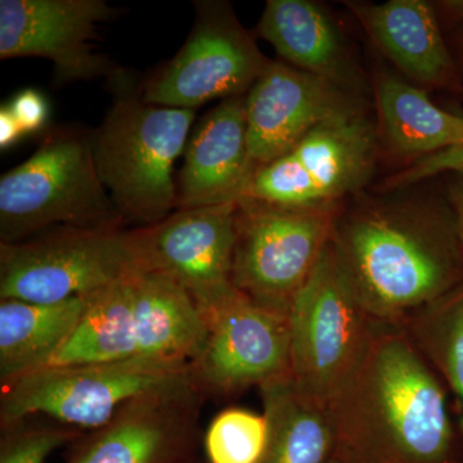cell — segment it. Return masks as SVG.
<instances>
[{"label": "cell", "instance_id": "obj_10", "mask_svg": "<svg viewBox=\"0 0 463 463\" xmlns=\"http://www.w3.org/2000/svg\"><path fill=\"white\" fill-rule=\"evenodd\" d=\"M194 5L196 17L187 41L143 84V99L151 105L196 109L210 100L246 96L270 62L228 3Z\"/></svg>", "mask_w": 463, "mask_h": 463}, {"label": "cell", "instance_id": "obj_12", "mask_svg": "<svg viewBox=\"0 0 463 463\" xmlns=\"http://www.w3.org/2000/svg\"><path fill=\"white\" fill-rule=\"evenodd\" d=\"M118 16L105 0H0V58L50 60L60 84L109 78L118 67L99 53L97 27Z\"/></svg>", "mask_w": 463, "mask_h": 463}, {"label": "cell", "instance_id": "obj_29", "mask_svg": "<svg viewBox=\"0 0 463 463\" xmlns=\"http://www.w3.org/2000/svg\"><path fill=\"white\" fill-rule=\"evenodd\" d=\"M23 128L18 124L9 106L0 109V147L5 149L14 146L24 136Z\"/></svg>", "mask_w": 463, "mask_h": 463}, {"label": "cell", "instance_id": "obj_16", "mask_svg": "<svg viewBox=\"0 0 463 463\" xmlns=\"http://www.w3.org/2000/svg\"><path fill=\"white\" fill-rule=\"evenodd\" d=\"M183 154L176 210L240 201L250 179L245 96L222 100L203 116Z\"/></svg>", "mask_w": 463, "mask_h": 463}, {"label": "cell", "instance_id": "obj_7", "mask_svg": "<svg viewBox=\"0 0 463 463\" xmlns=\"http://www.w3.org/2000/svg\"><path fill=\"white\" fill-rule=\"evenodd\" d=\"M379 146L367 109L332 118L255 170L240 200L289 207L344 205L364 194L373 179Z\"/></svg>", "mask_w": 463, "mask_h": 463}, {"label": "cell", "instance_id": "obj_17", "mask_svg": "<svg viewBox=\"0 0 463 463\" xmlns=\"http://www.w3.org/2000/svg\"><path fill=\"white\" fill-rule=\"evenodd\" d=\"M346 7L410 83L431 90H458V67L448 50L432 2H346Z\"/></svg>", "mask_w": 463, "mask_h": 463}, {"label": "cell", "instance_id": "obj_3", "mask_svg": "<svg viewBox=\"0 0 463 463\" xmlns=\"http://www.w3.org/2000/svg\"><path fill=\"white\" fill-rule=\"evenodd\" d=\"M108 80L112 105L91 130L94 165L124 225L156 224L178 205L174 164L184 152L196 109L146 102L143 85L121 67Z\"/></svg>", "mask_w": 463, "mask_h": 463}, {"label": "cell", "instance_id": "obj_31", "mask_svg": "<svg viewBox=\"0 0 463 463\" xmlns=\"http://www.w3.org/2000/svg\"><path fill=\"white\" fill-rule=\"evenodd\" d=\"M449 203L455 210L457 227H458L459 240H461V245L463 250V178L457 179L450 184L449 192Z\"/></svg>", "mask_w": 463, "mask_h": 463}, {"label": "cell", "instance_id": "obj_6", "mask_svg": "<svg viewBox=\"0 0 463 463\" xmlns=\"http://www.w3.org/2000/svg\"><path fill=\"white\" fill-rule=\"evenodd\" d=\"M341 206L289 207L237 201L232 270L237 291L288 315L292 301L330 242Z\"/></svg>", "mask_w": 463, "mask_h": 463}, {"label": "cell", "instance_id": "obj_8", "mask_svg": "<svg viewBox=\"0 0 463 463\" xmlns=\"http://www.w3.org/2000/svg\"><path fill=\"white\" fill-rule=\"evenodd\" d=\"M134 272L123 227H61L0 242V300L62 303Z\"/></svg>", "mask_w": 463, "mask_h": 463}, {"label": "cell", "instance_id": "obj_24", "mask_svg": "<svg viewBox=\"0 0 463 463\" xmlns=\"http://www.w3.org/2000/svg\"><path fill=\"white\" fill-rule=\"evenodd\" d=\"M399 326L446 383L463 449V283Z\"/></svg>", "mask_w": 463, "mask_h": 463}, {"label": "cell", "instance_id": "obj_14", "mask_svg": "<svg viewBox=\"0 0 463 463\" xmlns=\"http://www.w3.org/2000/svg\"><path fill=\"white\" fill-rule=\"evenodd\" d=\"M250 176L316 127L364 111L362 97L286 62L270 61L245 96Z\"/></svg>", "mask_w": 463, "mask_h": 463}, {"label": "cell", "instance_id": "obj_30", "mask_svg": "<svg viewBox=\"0 0 463 463\" xmlns=\"http://www.w3.org/2000/svg\"><path fill=\"white\" fill-rule=\"evenodd\" d=\"M439 21L448 24H463V0H441L432 2Z\"/></svg>", "mask_w": 463, "mask_h": 463}, {"label": "cell", "instance_id": "obj_11", "mask_svg": "<svg viewBox=\"0 0 463 463\" xmlns=\"http://www.w3.org/2000/svg\"><path fill=\"white\" fill-rule=\"evenodd\" d=\"M236 210L237 203L179 209L156 224L125 230L137 270L174 279L209 316L239 292L232 281Z\"/></svg>", "mask_w": 463, "mask_h": 463}, {"label": "cell", "instance_id": "obj_27", "mask_svg": "<svg viewBox=\"0 0 463 463\" xmlns=\"http://www.w3.org/2000/svg\"><path fill=\"white\" fill-rule=\"evenodd\" d=\"M441 173H455L463 178V145L419 158L401 172L392 174L381 185L383 192L402 191Z\"/></svg>", "mask_w": 463, "mask_h": 463}, {"label": "cell", "instance_id": "obj_22", "mask_svg": "<svg viewBox=\"0 0 463 463\" xmlns=\"http://www.w3.org/2000/svg\"><path fill=\"white\" fill-rule=\"evenodd\" d=\"M94 294L56 304L0 300L2 386L44 367L74 330Z\"/></svg>", "mask_w": 463, "mask_h": 463}, {"label": "cell", "instance_id": "obj_28", "mask_svg": "<svg viewBox=\"0 0 463 463\" xmlns=\"http://www.w3.org/2000/svg\"><path fill=\"white\" fill-rule=\"evenodd\" d=\"M9 109L14 112L24 133H35L43 129L48 118L47 100L39 91L27 90L21 91L12 100Z\"/></svg>", "mask_w": 463, "mask_h": 463}, {"label": "cell", "instance_id": "obj_23", "mask_svg": "<svg viewBox=\"0 0 463 463\" xmlns=\"http://www.w3.org/2000/svg\"><path fill=\"white\" fill-rule=\"evenodd\" d=\"M133 274L93 295L74 330L44 367L115 364L136 359Z\"/></svg>", "mask_w": 463, "mask_h": 463}, {"label": "cell", "instance_id": "obj_18", "mask_svg": "<svg viewBox=\"0 0 463 463\" xmlns=\"http://www.w3.org/2000/svg\"><path fill=\"white\" fill-rule=\"evenodd\" d=\"M257 33L288 65L364 99L368 88L361 69L334 18L318 3L268 0Z\"/></svg>", "mask_w": 463, "mask_h": 463}, {"label": "cell", "instance_id": "obj_5", "mask_svg": "<svg viewBox=\"0 0 463 463\" xmlns=\"http://www.w3.org/2000/svg\"><path fill=\"white\" fill-rule=\"evenodd\" d=\"M187 385H197L192 365L130 361L43 367L2 386L0 423L7 429L42 416L94 431L136 399Z\"/></svg>", "mask_w": 463, "mask_h": 463}, {"label": "cell", "instance_id": "obj_13", "mask_svg": "<svg viewBox=\"0 0 463 463\" xmlns=\"http://www.w3.org/2000/svg\"><path fill=\"white\" fill-rule=\"evenodd\" d=\"M207 321L205 349L192 364L201 392L232 395L291 374L288 315L239 291Z\"/></svg>", "mask_w": 463, "mask_h": 463}, {"label": "cell", "instance_id": "obj_4", "mask_svg": "<svg viewBox=\"0 0 463 463\" xmlns=\"http://www.w3.org/2000/svg\"><path fill=\"white\" fill-rule=\"evenodd\" d=\"M61 227H124L94 165L91 130H48L33 156L0 178L2 242Z\"/></svg>", "mask_w": 463, "mask_h": 463}, {"label": "cell", "instance_id": "obj_19", "mask_svg": "<svg viewBox=\"0 0 463 463\" xmlns=\"http://www.w3.org/2000/svg\"><path fill=\"white\" fill-rule=\"evenodd\" d=\"M134 361L192 365L205 349L209 321L190 292L163 274H133Z\"/></svg>", "mask_w": 463, "mask_h": 463}, {"label": "cell", "instance_id": "obj_9", "mask_svg": "<svg viewBox=\"0 0 463 463\" xmlns=\"http://www.w3.org/2000/svg\"><path fill=\"white\" fill-rule=\"evenodd\" d=\"M291 374L331 403L361 362L377 322L335 260L330 242L288 310Z\"/></svg>", "mask_w": 463, "mask_h": 463}, {"label": "cell", "instance_id": "obj_15", "mask_svg": "<svg viewBox=\"0 0 463 463\" xmlns=\"http://www.w3.org/2000/svg\"><path fill=\"white\" fill-rule=\"evenodd\" d=\"M201 389L145 395L80 440L66 463H194Z\"/></svg>", "mask_w": 463, "mask_h": 463}, {"label": "cell", "instance_id": "obj_1", "mask_svg": "<svg viewBox=\"0 0 463 463\" xmlns=\"http://www.w3.org/2000/svg\"><path fill=\"white\" fill-rule=\"evenodd\" d=\"M335 218V260L374 321L402 325L463 283V250L448 203L358 194Z\"/></svg>", "mask_w": 463, "mask_h": 463}, {"label": "cell", "instance_id": "obj_25", "mask_svg": "<svg viewBox=\"0 0 463 463\" xmlns=\"http://www.w3.org/2000/svg\"><path fill=\"white\" fill-rule=\"evenodd\" d=\"M267 443L264 414L243 408L216 414L203 437L207 463H261Z\"/></svg>", "mask_w": 463, "mask_h": 463}, {"label": "cell", "instance_id": "obj_32", "mask_svg": "<svg viewBox=\"0 0 463 463\" xmlns=\"http://www.w3.org/2000/svg\"><path fill=\"white\" fill-rule=\"evenodd\" d=\"M330 463H356V462L353 461V459L350 458L349 456H346L345 453L341 452V450H339V448H337L336 455H335L334 458H332V461Z\"/></svg>", "mask_w": 463, "mask_h": 463}, {"label": "cell", "instance_id": "obj_2", "mask_svg": "<svg viewBox=\"0 0 463 463\" xmlns=\"http://www.w3.org/2000/svg\"><path fill=\"white\" fill-rule=\"evenodd\" d=\"M449 390L397 325L377 322L331 401L339 450L356 463H463Z\"/></svg>", "mask_w": 463, "mask_h": 463}, {"label": "cell", "instance_id": "obj_21", "mask_svg": "<svg viewBox=\"0 0 463 463\" xmlns=\"http://www.w3.org/2000/svg\"><path fill=\"white\" fill-rule=\"evenodd\" d=\"M377 136L394 156L411 163L463 145V118L439 108L425 90L383 72L374 79Z\"/></svg>", "mask_w": 463, "mask_h": 463}, {"label": "cell", "instance_id": "obj_20", "mask_svg": "<svg viewBox=\"0 0 463 463\" xmlns=\"http://www.w3.org/2000/svg\"><path fill=\"white\" fill-rule=\"evenodd\" d=\"M259 389L268 422L261 463H330L339 448L330 403L300 385L292 374Z\"/></svg>", "mask_w": 463, "mask_h": 463}, {"label": "cell", "instance_id": "obj_26", "mask_svg": "<svg viewBox=\"0 0 463 463\" xmlns=\"http://www.w3.org/2000/svg\"><path fill=\"white\" fill-rule=\"evenodd\" d=\"M80 438V431L62 425L18 423L2 429L0 463H45L48 457L70 441Z\"/></svg>", "mask_w": 463, "mask_h": 463}]
</instances>
